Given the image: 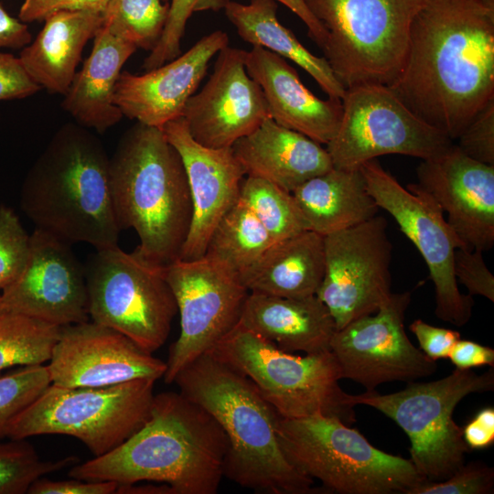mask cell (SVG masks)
I'll use <instances>...</instances> for the list:
<instances>
[{"instance_id":"3957f363","label":"cell","mask_w":494,"mask_h":494,"mask_svg":"<svg viewBox=\"0 0 494 494\" xmlns=\"http://www.w3.org/2000/svg\"><path fill=\"white\" fill-rule=\"evenodd\" d=\"M20 206L36 229L69 244L118 246L110 157L79 124L63 125L49 141L25 177Z\"/></svg>"},{"instance_id":"836d02e7","label":"cell","mask_w":494,"mask_h":494,"mask_svg":"<svg viewBox=\"0 0 494 494\" xmlns=\"http://www.w3.org/2000/svg\"><path fill=\"white\" fill-rule=\"evenodd\" d=\"M239 197L255 214L274 242L307 231L292 193L272 182L244 177Z\"/></svg>"},{"instance_id":"2e32d148","label":"cell","mask_w":494,"mask_h":494,"mask_svg":"<svg viewBox=\"0 0 494 494\" xmlns=\"http://www.w3.org/2000/svg\"><path fill=\"white\" fill-rule=\"evenodd\" d=\"M411 293H392L375 313L359 317L336 330L330 351L342 379L373 391L384 382L413 381L437 369L435 360L413 345L404 329Z\"/></svg>"},{"instance_id":"e0dca14e","label":"cell","mask_w":494,"mask_h":494,"mask_svg":"<svg viewBox=\"0 0 494 494\" xmlns=\"http://www.w3.org/2000/svg\"><path fill=\"white\" fill-rule=\"evenodd\" d=\"M0 313L59 327L90 320L84 267L70 244L35 229L23 270L0 295Z\"/></svg>"},{"instance_id":"bcb514c9","label":"cell","mask_w":494,"mask_h":494,"mask_svg":"<svg viewBox=\"0 0 494 494\" xmlns=\"http://www.w3.org/2000/svg\"><path fill=\"white\" fill-rule=\"evenodd\" d=\"M448 359L456 369L469 370L484 365L494 366V349L471 340L459 339Z\"/></svg>"},{"instance_id":"44dd1931","label":"cell","mask_w":494,"mask_h":494,"mask_svg":"<svg viewBox=\"0 0 494 494\" xmlns=\"http://www.w3.org/2000/svg\"><path fill=\"white\" fill-rule=\"evenodd\" d=\"M163 132L179 154L186 171L192 217L179 260L204 256L210 235L240 195L244 171L231 148L214 149L197 143L183 117L166 123Z\"/></svg>"},{"instance_id":"4316f807","label":"cell","mask_w":494,"mask_h":494,"mask_svg":"<svg viewBox=\"0 0 494 494\" xmlns=\"http://www.w3.org/2000/svg\"><path fill=\"white\" fill-rule=\"evenodd\" d=\"M102 14L59 11L21 49L19 59L29 77L49 92L64 95L76 74L82 50L102 25Z\"/></svg>"},{"instance_id":"cb8c5ba5","label":"cell","mask_w":494,"mask_h":494,"mask_svg":"<svg viewBox=\"0 0 494 494\" xmlns=\"http://www.w3.org/2000/svg\"><path fill=\"white\" fill-rule=\"evenodd\" d=\"M246 177L267 180L293 192L306 180L333 167L328 150L271 117L231 146Z\"/></svg>"},{"instance_id":"277c9868","label":"cell","mask_w":494,"mask_h":494,"mask_svg":"<svg viewBox=\"0 0 494 494\" xmlns=\"http://www.w3.org/2000/svg\"><path fill=\"white\" fill-rule=\"evenodd\" d=\"M180 392L209 412L226 434L224 477L270 494L311 493L314 480L286 458L277 437L281 415L254 383L210 351L174 379Z\"/></svg>"},{"instance_id":"f546056e","label":"cell","mask_w":494,"mask_h":494,"mask_svg":"<svg viewBox=\"0 0 494 494\" xmlns=\"http://www.w3.org/2000/svg\"><path fill=\"white\" fill-rule=\"evenodd\" d=\"M224 11L245 42L295 62L317 82L328 97H344L346 89L335 77L326 59L311 53L291 30L280 23L276 1L250 0L249 4L243 5L230 0Z\"/></svg>"},{"instance_id":"ab89813d","label":"cell","mask_w":494,"mask_h":494,"mask_svg":"<svg viewBox=\"0 0 494 494\" xmlns=\"http://www.w3.org/2000/svg\"><path fill=\"white\" fill-rule=\"evenodd\" d=\"M455 141L466 156L494 166V98L474 116Z\"/></svg>"},{"instance_id":"f6af8a7d","label":"cell","mask_w":494,"mask_h":494,"mask_svg":"<svg viewBox=\"0 0 494 494\" xmlns=\"http://www.w3.org/2000/svg\"><path fill=\"white\" fill-rule=\"evenodd\" d=\"M118 484L113 481H93L74 478L51 480L39 478L32 483L28 494H113Z\"/></svg>"},{"instance_id":"484cf974","label":"cell","mask_w":494,"mask_h":494,"mask_svg":"<svg viewBox=\"0 0 494 494\" xmlns=\"http://www.w3.org/2000/svg\"><path fill=\"white\" fill-rule=\"evenodd\" d=\"M136 49L102 25L61 103L77 124L103 133L121 121L124 114L114 102V88L123 66Z\"/></svg>"},{"instance_id":"ba28073f","label":"cell","mask_w":494,"mask_h":494,"mask_svg":"<svg viewBox=\"0 0 494 494\" xmlns=\"http://www.w3.org/2000/svg\"><path fill=\"white\" fill-rule=\"evenodd\" d=\"M494 388L493 366L482 374L455 369L430 382L409 381L405 389L389 394L375 390L346 394L347 403L367 405L393 420L408 435L410 460L424 481H443L465 463L469 448L463 430L453 418L458 403L473 392Z\"/></svg>"},{"instance_id":"8992f818","label":"cell","mask_w":494,"mask_h":494,"mask_svg":"<svg viewBox=\"0 0 494 494\" xmlns=\"http://www.w3.org/2000/svg\"><path fill=\"white\" fill-rule=\"evenodd\" d=\"M277 437L286 458L301 474L337 493L407 494L424 481L410 459L376 448L335 416H281Z\"/></svg>"},{"instance_id":"83f0119b","label":"cell","mask_w":494,"mask_h":494,"mask_svg":"<svg viewBox=\"0 0 494 494\" xmlns=\"http://www.w3.org/2000/svg\"><path fill=\"white\" fill-rule=\"evenodd\" d=\"M292 195L306 230L322 236L367 221L379 210L360 168L332 167L298 186Z\"/></svg>"},{"instance_id":"9c48e42d","label":"cell","mask_w":494,"mask_h":494,"mask_svg":"<svg viewBox=\"0 0 494 494\" xmlns=\"http://www.w3.org/2000/svg\"><path fill=\"white\" fill-rule=\"evenodd\" d=\"M210 352L248 377L283 418L321 413L349 425L356 421L330 350L296 356L239 323Z\"/></svg>"},{"instance_id":"1f68e13d","label":"cell","mask_w":494,"mask_h":494,"mask_svg":"<svg viewBox=\"0 0 494 494\" xmlns=\"http://www.w3.org/2000/svg\"><path fill=\"white\" fill-rule=\"evenodd\" d=\"M60 327L14 313H0V371L50 360Z\"/></svg>"},{"instance_id":"d6986e66","label":"cell","mask_w":494,"mask_h":494,"mask_svg":"<svg viewBox=\"0 0 494 494\" xmlns=\"http://www.w3.org/2000/svg\"><path fill=\"white\" fill-rule=\"evenodd\" d=\"M245 52L220 50L209 80L184 108L188 133L203 146L231 148L270 117L261 87L246 70Z\"/></svg>"},{"instance_id":"9a60e30c","label":"cell","mask_w":494,"mask_h":494,"mask_svg":"<svg viewBox=\"0 0 494 494\" xmlns=\"http://www.w3.org/2000/svg\"><path fill=\"white\" fill-rule=\"evenodd\" d=\"M325 271L317 291L337 330L375 313L392 295V243L379 215L324 236Z\"/></svg>"},{"instance_id":"d590c367","label":"cell","mask_w":494,"mask_h":494,"mask_svg":"<svg viewBox=\"0 0 494 494\" xmlns=\"http://www.w3.org/2000/svg\"><path fill=\"white\" fill-rule=\"evenodd\" d=\"M51 383L47 365L22 366L0 376V438L14 419Z\"/></svg>"},{"instance_id":"e575fe53","label":"cell","mask_w":494,"mask_h":494,"mask_svg":"<svg viewBox=\"0 0 494 494\" xmlns=\"http://www.w3.org/2000/svg\"><path fill=\"white\" fill-rule=\"evenodd\" d=\"M76 456L42 460L26 439L0 443V494H24L43 476L72 466Z\"/></svg>"},{"instance_id":"b9f144b4","label":"cell","mask_w":494,"mask_h":494,"mask_svg":"<svg viewBox=\"0 0 494 494\" xmlns=\"http://www.w3.org/2000/svg\"><path fill=\"white\" fill-rule=\"evenodd\" d=\"M41 89L27 73L18 57L0 51V101L27 98Z\"/></svg>"},{"instance_id":"c3c4849f","label":"cell","mask_w":494,"mask_h":494,"mask_svg":"<svg viewBox=\"0 0 494 494\" xmlns=\"http://www.w3.org/2000/svg\"><path fill=\"white\" fill-rule=\"evenodd\" d=\"M31 41V34L26 23L10 16L0 4V49H19Z\"/></svg>"},{"instance_id":"7a4b0ae2","label":"cell","mask_w":494,"mask_h":494,"mask_svg":"<svg viewBox=\"0 0 494 494\" xmlns=\"http://www.w3.org/2000/svg\"><path fill=\"white\" fill-rule=\"evenodd\" d=\"M229 442L202 406L180 392L155 394L144 425L108 453L73 466L69 476L130 485L166 483L175 494H215Z\"/></svg>"},{"instance_id":"7bdbcfd3","label":"cell","mask_w":494,"mask_h":494,"mask_svg":"<svg viewBox=\"0 0 494 494\" xmlns=\"http://www.w3.org/2000/svg\"><path fill=\"white\" fill-rule=\"evenodd\" d=\"M109 0H25L18 18L24 23L45 20L59 11H90L102 14Z\"/></svg>"},{"instance_id":"f1b7e54d","label":"cell","mask_w":494,"mask_h":494,"mask_svg":"<svg viewBox=\"0 0 494 494\" xmlns=\"http://www.w3.org/2000/svg\"><path fill=\"white\" fill-rule=\"evenodd\" d=\"M324 271V236L304 231L273 243L240 279L249 292L306 297L317 294Z\"/></svg>"},{"instance_id":"5bb4252c","label":"cell","mask_w":494,"mask_h":494,"mask_svg":"<svg viewBox=\"0 0 494 494\" xmlns=\"http://www.w3.org/2000/svg\"><path fill=\"white\" fill-rule=\"evenodd\" d=\"M164 275L180 316V333L170 346L165 382L172 383L186 366L209 352L239 323L249 295L240 277L205 256L176 260Z\"/></svg>"},{"instance_id":"8fae6325","label":"cell","mask_w":494,"mask_h":494,"mask_svg":"<svg viewBox=\"0 0 494 494\" xmlns=\"http://www.w3.org/2000/svg\"><path fill=\"white\" fill-rule=\"evenodd\" d=\"M91 321L153 353L166 342L177 313L164 266L118 246L96 250L84 266Z\"/></svg>"},{"instance_id":"d4e9b609","label":"cell","mask_w":494,"mask_h":494,"mask_svg":"<svg viewBox=\"0 0 494 494\" xmlns=\"http://www.w3.org/2000/svg\"><path fill=\"white\" fill-rule=\"evenodd\" d=\"M240 324L290 353L328 351L337 330L329 310L316 295L283 297L250 292Z\"/></svg>"},{"instance_id":"60d3db41","label":"cell","mask_w":494,"mask_h":494,"mask_svg":"<svg viewBox=\"0 0 494 494\" xmlns=\"http://www.w3.org/2000/svg\"><path fill=\"white\" fill-rule=\"evenodd\" d=\"M454 272L470 295H481L494 301V275L487 267L483 252L458 248L455 252Z\"/></svg>"},{"instance_id":"52a82bcc","label":"cell","mask_w":494,"mask_h":494,"mask_svg":"<svg viewBox=\"0 0 494 494\" xmlns=\"http://www.w3.org/2000/svg\"><path fill=\"white\" fill-rule=\"evenodd\" d=\"M325 32L321 47L345 87L391 86L400 74L420 0H303Z\"/></svg>"},{"instance_id":"f907efd6","label":"cell","mask_w":494,"mask_h":494,"mask_svg":"<svg viewBox=\"0 0 494 494\" xmlns=\"http://www.w3.org/2000/svg\"><path fill=\"white\" fill-rule=\"evenodd\" d=\"M144 484L118 485L116 493L121 494H175L174 489L166 483L146 481Z\"/></svg>"},{"instance_id":"ac0fdd59","label":"cell","mask_w":494,"mask_h":494,"mask_svg":"<svg viewBox=\"0 0 494 494\" xmlns=\"http://www.w3.org/2000/svg\"><path fill=\"white\" fill-rule=\"evenodd\" d=\"M47 368L52 384L101 387L138 379L157 381L166 363L117 330L88 320L60 327Z\"/></svg>"},{"instance_id":"8d00e7d4","label":"cell","mask_w":494,"mask_h":494,"mask_svg":"<svg viewBox=\"0 0 494 494\" xmlns=\"http://www.w3.org/2000/svg\"><path fill=\"white\" fill-rule=\"evenodd\" d=\"M169 3L166 23L160 39L145 59L143 68L156 69L181 54V40L193 13L224 9L230 0H163Z\"/></svg>"},{"instance_id":"7402d4cb","label":"cell","mask_w":494,"mask_h":494,"mask_svg":"<svg viewBox=\"0 0 494 494\" xmlns=\"http://www.w3.org/2000/svg\"><path fill=\"white\" fill-rule=\"evenodd\" d=\"M229 44L222 30L201 38L188 51L142 75L122 71L114 88V102L124 116L162 128L182 116L188 99L206 76L209 62Z\"/></svg>"},{"instance_id":"d6a6232c","label":"cell","mask_w":494,"mask_h":494,"mask_svg":"<svg viewBox=\"0 0 494 494\" xmlns=\"http://www.w3.org/2000/svg\"><path fill=\"white\" fill-rule=\"evenodd\" d=\"M169 12L163 0H109L102 26L137 48L153 50L161 38Z\"/></svg>"},{"instance_id":"681fc988","label":"cell","mask_w":494,"mask_h":494,"mask_svg":"<svg viewBox=\"0 0 494 494\" xmlns=\"http://www.w3.org/2000/svg\"><path fill=\"white\" fill-rule=\"evenodd\" d=\"M285 5L306 26L308 36L321 48L325 41V32L317 20L310 13L303 0H274Z\"/></svg>"},{"instance_id":"816d5d0a","label":"cell","mask_w":494,"mask_h":494,"mask_svg":"<svg viewBox=\"0 0 494 494\" xmlns=\"http://www.w3.org/2000/svg\"><path fill=\"white\" fill-rule=\"evenodd\" d=\"M1 119V118H0Z\"/></svg>"},{"instance_id":"ffe728a7","label":"cell","mask_w":494,"mask_h":494,"mask_svg":"<svg viewBox=\"0 0 494 494\" xmlns=\"http://www.w3.org/2000/svg\"><path fill=\"white\" fill-rule=\"evenodd\" d=\"M416 176V184L446 214L462 248L484 252L493 247L494 166L470 158L453 143L423 160Z\"/></svg>"},{"instance_id":"ee69618b","label":"cell","mask_w":494,"mask_h":494,"mask_svg":"<svg viewBox=\"0 0 494 494\" xmlns=\"http://www.w3.org/2000/svg\"><path fill=\"white\" fill-rule=\"evenodd\" d=\"M410 329L423 352L433 360L448 358L454 345L460 339L459 332L435 327L421 319H415L410 325Z\"/></svg>"},{"instance_id":"30bf717a","label":"cell","mask_w":494,"mask_h":494,"mask_svg":"<svg viewBox=\"0 0 494 494\" xmlns=\"http://www.w3.org/2000/svg\"><path fill=\"white\" fill-rule=\"evenodd\" d=\"M156 381L138 379L101 387L50 383L11 423L6 437L66 435L94 456L114 449L140 429L150 415Z\"/></svg>"},{"instance_id":"5b68a950","label":"cell","mask_w":494,"mask_h":494,"mask_svg":"<svg viewBox=\"0 0 494 494\" xmlns=\"http://www.w3.org/2000/svg\"><path fill=\"white\" fill-rule=\"evenodd\" d=\"M110 178L120 228L134 229L140 240L134 252L159 266L179 259L191 198L182 159L163 129L138 122L128 129L110 158Z\"/></svg>"},{"instance_id":"7dc6e473","label":"cell","mask_w":494,"mask_h":494,"mask_svg":"<svg viewBox=\"0 0 494 494\" xmlns=\"http://www.w3.org/2000/svg\"><path fill=\"white\" fill-rule=\"evenodd\" d=\"M463 430V438L468 448L481 449L494 443V409L480 410Z\"/></svg>"},{"instance_id":"74e56055","label":"cell","mask_w":494,"mask_h":494,"mask_svg":"<svg viewBox=\"0 0 494 494\" xmlns=\"http://www.w3.org/2000/svg\"><path fill=\"white\" fill-rule=\"evenodd\" d=\"M30 235L15 210L0 206V289L12 284L23 270L29 252Z\"/></svg>"},{"instance_id":"6da1fadb","label":"cell","mask_w":494,"mask_h":494,"mask_svg":"<svg viewBox=\"0 0 494 494\" xmlns=\"http://www.w3.org/2000/svg\"><path fill=\"white\" fill-rule=\"evenodd\" d=\"M389 87L456 140L494 98V0H420L404 64Z\"/></svg>"},{"instance_id":"603a6c76","label":"cell","mask_w":494,"mask_h":494,"mask_svg":"<svg viewBox=\"0 0 494 494\" xmlns=\"http://www.w3.org/2000/svg\"><path fill=\"white\" fill-rule=\"evenodd\" d=\"M245 67L261 87L275 123L321 145L332 140L342 118L341 99L317 97L285 59L263 48L252 46L245 52Z\"/></svg>"},{"instance_id":"4fadbf2b","label":"cell","mask_w":494,"mask_h":494,"mask_svg":"<svg viewBox=\"0 0 494 494\" xmlns=\"http://www.w3.org/2000/svg\"><path fill=\"white\" fill-rule=\"evenodd\" d=\"M360 170L379 209L387 211L424 260L435 290V315L456 327L472 314V295L462 294L454 272L455 252L462 244L435 199L416 183L403 187L376 159Z\"/></svg>"},{"instance_id":"7c38bea8","label":"cell","mask_w":494,"mask_h":494,"mask_svg":"<svg viewBox=\"0 0 494 494\" xmlns=\"http://www.w3.org/2000/svg\"><path fill=\"white\" fill-rule=\"evenodd\" d=\"M341 101V122L326 148L333 167L359 169L365 162L390 154L424 160L454 143L413 113L389 86L349 88Z\"/></svg>"},{"instance_id":"f35d334b","label":"cell","mask_w":494,"mask_h":494,"mask_svg":"<svg viewBox=\"0 0 494 494\" xmlns=\"http://www.w3.org/2000/svg\"><path fill=\"white\" fill-rule=\"evenodd\" d=\"M494 490V470L483 462L463 464L443 481H424L407 494H489Z\"/></svg>"},{"instance_id":"4dcf8cb0","label":"cell","mask_w":494,"mask_h":494,"mask_svg":"<svg viewBox=\"0 0 494 494\" xmlns=\"http://www.w3.org/2000/svg\"><path fill=\"white\" fill-rule=\"evenodd\" d=\"M273 243L263 225L239 197L214 228L204 256L241 277Z\"/></svg>"}]
</instances>
